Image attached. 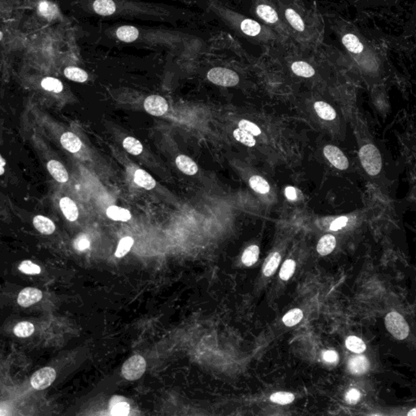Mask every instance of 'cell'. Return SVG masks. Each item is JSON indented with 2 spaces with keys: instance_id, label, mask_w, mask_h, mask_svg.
<instances>
[{
  "instance_id": "48",
  "label": "cell",
  "mask_w": 416,
  "mask_h": 416,
  "mask_svg": "<svg viewBox=\"0 0 416 416\" xmlns=\"http://www.w3.org/2000/svg\"><path fill=\"white\" fill-rule=\"evenodd\" d=\"M120 398L119 397H115V398H113L111 401V404H110V408L113 407V406H115V404H117L118 403H120Z\"/></svg>"
},
{
  "instance_id": "9",
  "label": "cell",
  "mask_w": 416,
  "mask_h": 416,
  "mask_svg": "<svg viewBox=\"0 0 416 416\" xmlns=\"http://www.w3.org/2000/svg\"><path fill=\"white\" fill-rule=\"evenodd\" d=\"M42 298V293L41 290L35 289V288L28 287L24 289L19 294L18 304L23 307H29L34 304L37 303Z\"/></svg>"
},
{
  "instance_id": "34",
  "label": "cell",
  "mask_w": 416,
  "mask_h": 416,
  "mask_svg": "<svg viewBox=\"0 0 416 416\" xmlns=\"http://www.w3.org/2000/svg\"><path fill=\"white\" fill-rule=\"evenodd\" d=\"M41 87L50 92L60 93L64 89L63 84L60 80L54 77H46L41 82Z\"/></svg>"
},
{
  "instance_id": "24",
  "label": "cell",
  "mask_w": 416,
  "mask_h": 416,
  "mask_svg": "<svg viewBox=\"0 0 416 416\" xmlns=\"http://www.w3.org/2000/svg\"><path fill=\"white\" fill-rule=\"evenodd\" d=\"M65 75L69 80L76 82H85L88 80L87 73L80 68H66L65 69Z\"/></svg>"
},
{
  "instance_id": "46",
  "label": "cell",
  "mask_w": 416,
  "mask_h": 416,
  "mask_svg": "<svg viewBox=\"0 0 416 416\" xmlns=\"http://www.w3.org/2000/svg\"><path fill=\"white\" fill-rule=\"evenodd\" d=\"M285 196L289 200L294 201L297 198L296 189L295 187H288L285 189Z\"/></svg>"
},
{
  "instance_id": "1",
  "label": "cell",
  "mask_w": 416,
  "mask_h": 416,
  "mask_svg": "<svg viewBox=\"0 0 416 416\" xmlns=\"http://www.w3.org/2000/svg\"><path fill=\"white\" fill-rule=\"evenodd\" d=\"M81 6L88 12L99 16H120L158 21L162 19L163 8L158 5L138 0H86Z\"/></svg>"
},
{
  "instance_id": "7",
  "label": "cell",
  "mask_w": 416,
  "mask_h": 416,
  "mask_svg": "<svg viewBox=\"0 0 416 416\" xmlns=\"http://www.w3.org/2000/svg\"><path fill=\"white\" fill-rule=\"evenodd\" d=\"M144 108L150 115L161 116L168 112V102L163 97L154 94L145 99Z\"/></svg>"
},
{
  "instance_id": "3",
  "label": "cell",
  "mask_w": 416,
  "mask_h": 416,
  "mask_svg": "<svg viewBox=\"0 0 416 416\" xmlns=\"http://www.w3.org/2000/svg\"><path fill=\"white\" fill-rule=\"evenodd\" d=\"M384 323L388 331L398 340H404L409 335V325L403 315L397 311H391L385 316Z\"/></svg>"
},
{
  "instance_id": "26",
  "label": "cell",
  "mask_w": 416,
  "mask_h": 416,
  "mask_svg": "<svg viewBox=\"0 0 416 416\" xmlns=\"http://www.w3.org/2000/svg\"><path fill=\"white\" fill-rule=\"evenodd\" d=\"M233 137L236 140L238 141L239 143H242L246 147L253 148L256 144V141L254 138L253 134H251V133H249L244 129H240V128L235 129L233 131Z\"/></svg>"
},
{
  "instance_id": "27",
  "label": "cell",
  "mask_w": 416,
  "mask_h": 416,
  "mask_svg": "<svg viewBox=\"0 0 416 416\" xmlns=\"http://www.w3.org/2000/svg\"><path fill=\"white\" fill-rule=\"evenodd\" d=\"M123 147L127 151L134 155H139L143 151V146L140 141L133 137L124 138L123 141Z\"/></svg>"
},
{
  "instance_id": "16",
  "label": "cell",
  "mask_w": 416,
  "mask_h": 416,
  "mask_svg": "<svg viewBox=\"0 0 416 416\" xmlns=\"http://www.w3.org/2000/svg\"><path fill=\"white\" fill-rule=\"evenodd\" d=\"M38 12L44 18L51 21L57 17L59 15V9L57 6L54 4L53 2L47 0H41L38 5Z\"/></svg>"
},
{
  "instance_id": "6",
  "label": "cell",
  "mask_w": 416,
  "mask_h": 416,
  "mask_svg": "<svg viewBox=\"0 0 416 416\" xmlns=\"http://www.w3.org/2000/svg\"><path fill=\"white\" fill-rule=\"evenodd\" d=\"M56 378V373L53 368H43L37 371L31 377V384L35 389L41 390L50 386Z\"/></svg>"
},
{
  "instance_id": "45",
  "label": "cell",
  "mask_w": 416,
  "mask_h": 416,
  "mask_svg": "<svg viewBox=\"0 0 416 416\" xmlns=\"http://www.w3.org/2000/svg\"><path fill=\"white\" fill-rule=\"evenodd\" d=\"M323 357H324V360L328 363H336L338 359V354L334 350H328V351L324 352Z\"/></svg>"
},
{
  "instance_id": "25",
  "label": "cell",
  "mask_w": 416,
  "mask_h": 416,
  "mask_svg": "<svg viewBox=\"0 0 416 416\" xmlns=\"http://www.w3.org/2000/svg\"><path fill=\"white\" fill-rule=\"evenodd\" d=\"M241 30L245 35L255 37L260 35L261 32V26L257 21L251 19H246L241 23Z\"/></svg>"
},
{
  "instance_id": "30",
  "label": "cell",
  "mask_w": 416,
  "mask_h": 416,
  "mask_svg": "<svg viewBox=\"0 0 416 416\" xmlns=\"http://www.w3.org/2000/svg\"><path fill=\"white\" fill-rule=\"evenodd\" d=\"M250 185L254 190L263 194L268 193L270 190V185L268 184V182L260 176L251 177L250 179Z\"/></svg>"
},
{
  "instance_id": "19",
  "label": "cell",
  "mask_w": 416,
  "mask_h": 416,
  "mask_svg": "<svg viewBox=\"0 0 416 416\" xmlns=\"http://www.w3.org/2000/svg\"><path fill=\"white\" fill-rule=\"evenodd\" d=\"M107 216L113 221H129L131 219V213L129 210L117 206H111L107 209Z\"/></svg>"
},
{
  "instance_id": "23",
  "label": "cell",
  "mask_w": 416,
  "mask_h": 416,
  "mask_svg": "<svg viewBox=\"0 0 416 416\" xmlns=\"http://www.w3.org/2000/svg\"><path fill=\"white\" fill-rule=\"evenodd\" d=\"M292 71L296 75L303 77H311L315 75V70L307 63L303 61H297L291 66Z\"/></svg>"
},
{
  "instance_id": "33",
  "label": "cell",
  "mask_w": 416,
  "mask_h": 416,
  "mask_svg": "<svg viewBox=\"0 0 416 416\" xmlns=\"http://www.w3.org/2000/svg\"><path fill=\"white\" fill-rule=\"evenodd\" d=\"M280 261H281L280 254L277 253V252L271 254V256L268 258L266 265H265V268H264V274L265 276H270L273 275L274 272L278 267Z\"/></svg>"
},
{
  "instance_id": "15",
  "label": "cell",
  "mask_w": 416,
  "mask_h": 416,
  "mask_svg": "<svg viewBox=\"0 0 416 416\" xmlns=\"http://www.w3.org/2000/svg\"><path fill=\"white\" fill-rule=\"evenodd\" d=\"M134 182L136 184L142 187V188L151 190L152 189H154L156 186V182L154 181V178L147 173L145 170L138 168L135 171L134 175Z\"/></svg>"
},
{
  "instance_id": "14",
  "label": "cell",
  "mask_w": 416,
  "mask_h": 416,
  "mask_svg": "<svg viewBox=\"0 0 416 416\" xmlns=\"http://www.w3.org/2000/svg\"><path fill=\"white\" fill-rule=\"evenodd\" d=\"M176 164L177 168H179L180 170L185 174L192 176L198 173V165L196 164L195 162L185 154H181L177 157Z\"/></svg>"
},
{
  "instance_id": "18",
  "label": "cell",
  "mask_w": 416,
  "mask_h": 416,
  "mask_svg": "<svg viewBox=\"0 0 416 416\" xmlns=\"http://www.w3.org/2000/svg\"><path fill=\"white\" fill-rule=\"evenodd\" d=\"M337 241L334 236L331 234L324 235L318 242V253L321 255H327L332 253L336 247Z\"/></svg>"
},
{
  "instance_id": "11",
  "label": "cell",
  "mask_w": 416,
  "mask_h": 416,
  "mask_svg": "<svg viewBox=\"0 0 416 416\" xmlns=\"http://www.w3.org/2000/svg\"><path fill=\"white\" fill-rule=\"evenodd\" d=\"M60 143L63 148L71 153L78 152L82 147L81 139L72 132L64 133L60 138Z\"/></svg>"
},
{
  "instance_id": "28",
  "label": "cell",
  "mask_w": 416,
  "mask_h": 416,
  "mask_svg": "<svg viewBox=\"0 0 416 416\" xmlns=\"http://www.w3.org/2000/svg\"><path fill=\"white\" fill-rule=\"evenodd\" d=\"M285 17L290 25L295 28V30L300 32H303L305 30V25L301 16L295 12L292 8H288L285 10Z\"/></svg>"
},
{
  "instance_id": "22",
  "label": "cell",
  "mask_w": 416,
  "mask_h": 416,
  "mask_svg": "<svg viewBox=\"0 0 416 416\" xmlns=\"http://www.w3.org/2000/svg\"><path fill=\"white\" fill-rule=\"evenodd\" d=\"M344 46L347 48L348 51L353 53H360L363 50V44L360 42L359 38L355 35L348 34L345 35L342 38Z\"/></svg>"
},
{
  "instance_id": "44",
  "label": "cell",
  "mask_w": 416,
  "mask_h": 416,
  "mask_svg": "<svg viewBox=\"0 0 416 416\" xmlns=\"http://www.w3.org/2000/svg\"><path fill=\"white\" fill-rule=\"evenodd\" d=\"M348 223V218L346 216H340L339 218L336 219L335 221L331 224L330 229L332 231H337L345 227Z\"/></svg>"
},
{
  "instance_id": "29",
  "label": "cell",
  "mask_w": 416,
  "mask_h": 416,
  "mask_svg": "<svg viewBox=\"0 0 416 416\" xmlns=\"http://www.w3.org/2000/svg\"><path fill=\"white\" fill-rule=\"evenodd\" d=\"M259 255H260V248L257 246L253 245V246H249L248 248H246V251H244L242 255V263L248 267L252 266L257 262Z\"/></svg>"
},
{
  "instance_id": "5",
  "label": "cell",
  "mask_w": 416,
  "mask_h": 416,
  "mask_svg": "<svg viewBox=\"0 0 416 416\" xmlns=\"http://www.w3.org/2000/svg\"><path fill=\"white\" fill-rule=\"evenodd\" d=\"M147 363L143 356L135 354L124 362L122 367V374L128 380H136L145 373Z\"/></svg>"
},
{
  "instance_id": "10",
  "label": "cell",
  "mask_w": 416,
  "mask_h": 416,
  "mask_svg": "<svg viewBox=\"0 0 416 416\" xmlns=\"http://www.w3.org/2000/svg\"><path fill=\"white\" fill-rule=\"evenodd\" d=\"M46 167L49 173L54 177L55 181L60 183H65L69 181V173L65 166L60 162L55 159H51L47 163Z\"/></svg>"
},
{
  "instance_id": "31",
  "label": "cell",
  "mask_w": 416,
  "mask_h": 416,
  "mask_svg": "<svg viewBox=\"0 0 416 416\" xmlns=\"http://www.w3.org/2000/svg\"><path fill=\"white\" fill-rule=\"evenodd\" d=\"M303 317V313L300 309H293L285 314L283 317V322L288 327H292L299 324Z\"/></svg>"
},
{
  "instance_id": "36",
  "label": "cell",
  "mask_w": 416,
  "mask_h": 416,
  "mask_svg": "<svg viewBox=\"0 0 416 416\" xmlns=\"http://www.w3.org/2000/svg\"><path fill=\"white\" fill-rule=\"evenodd\" d=\"M134 239L131 237H125L122 238L119 242L117 249L115 251V257L122 258L124 257V255H126L130 251L132 246L134 245Z\"/></svg>"
},
{
  "instance_id": "4",
  "label": "cell",
  "mask_w": 416,
  "mask_h": 416,
  "mask_svg": "<svg viewBox=\"0 0 416 416\" xmlns=\"http://www.w3.org/2000/svg\"><path fill=\"white\" fill-rule=\"evenodd\" d=\"M207 78L216 85L231 87L239 82V76L235 72L225 68H214L207 73Z\"/></svg>"
},
{
  "instance_id": "49",
  "label": "cell",
  "mask_w": 416,
  "mask_h": 416,
  "mask_svg": "<svg viewBox=\"0 0 416 416\" xmlns=\"http://www.w3.org/2000/svg\"><path fill=\"white\" fill-rule=\"evenodd\" d=\"M407 416H416V408H414V409H412V411H410L408 413H407Z\"/></svg>"
},
{
  "instance_id": "39",
  "label": "cell",
  "mask_w": 416,
  "mask_h": 416,
  "mask_svg": "<svg viewBox=\"0 0 416 416\" xmlns=\"http://www.w3.org/2000/svg\"><path fill=\"white\" fill-rule=\"evenodd\" d=\"M19 270L22 271L23 273L28 274V275H37V274H39L41 272V268H40L39 266L35 265L30 260H25L21 263L19 266Z\"/></svg>"
},
{
  "instance_id": "47",
  "label": "cell",
  "mask_w": 416,
  "mask_h": 416,
  "mask_svg": "<svg viewBox=\"0 0 416 416\" xmlns=\"http://www.w3.org/2000/svg\"><path fill=\"white\" fill-rule=\"evenodd\" d=\"M0 162H1V163H0V166H1V170H0V175H1V176H2V175L4 174V167H5V163H6V162H5L4 159H3V157L1 156V159H0Z\"/></svg>"
},
{
  "instance_id": "13",
  "label": "cell",
  "mask_w": 416,
  "mask_h": 416,
  "mask_svg": "<svg viewBox=\"0 0 416 416\" xmlns=\"http://www.w3.org/2000/svg\"><path fill=\"white\" fill-rule=\"evenodd\" d=\"M60 207L63 214L69 221H75L78 218V209L76 203L72 200L71 198L68 197L61 198L60 201Z\"/></svg>"
},
{
  "instance_id": "35",
  "label": "cell",
  "mask_w": 416,
  "mask_h": 416,
  "mask_svg": "<svg viewBox=\"0 0 416 416\" xmlns=\"http://www.w3.org/2000/svg\"><path fill=\"white\" fill-rule=\"evenodd\" d=\"M34 332H35L34 324L28 321L19 323L14 329V334L18 338H28L32 335Z\"/></svg>"
},
{
  "instance_id": "17",
  "label": "cell",
  "mask_w": 416,
  "mask_h": 416,
  "mask_svg": "<svg viewBox=\"0 0 416 416\" xmlns=\"http://www.w3.org/2000/svg\"><path fill=\"white\" fill-rule=\"evenodd\" d=\"M33 224L36 229L42 234H52L55 230V226L53 221L46 216H36L34 218Z\"/></svg>"
},
{
  "instance_id": "37",
  "label": "cell",
  "mask_w": 416,
  "mask_h": 416,
  "mask_svg": "<svg viewBox=\"0 0 416 416\" xmlns=\"http://www.w3.org/2000/svg\"><path fill=\"white\" fill-rule=\"evenodd\" d=\"M295 271V262L292 260H285L280 271V277L283 281H287Z\"/></svg>"
},
{
  "instance_id": "32",
  "label": "cell",
  "mask_w": 416,
  "mask_h": 416,
  "mask_svg": "<svg viewBox=\"0 0 416 416\" xmlns=\"http://www.w3.org/2000/svg\"><path fill=\"white\" fill-rule=\"evenodd\" d=\"M345 345L350 351L354 352L357 354H360L365 351L366 344L363 342V340L355 336H350L345 340Z\"/></svg>"
},
{
  "instance_id": "40",
  "label": "cell",
  "mask_w": 416,
  "mask_h": 416,
  "mask_svg": "<svg viewBox=\"0 0 416 416\" xmlns=\"http://www.w3.org/2000/svg\"><path fill=\"white\" fill-rule=\"evenodd\" d=\"M238 127L240 129H244V130L251 133L254 136H259L261 134V129H260V127L247 120H240L239 123H238Z\"/></svg>"
},
{
  "instance_id": "43",
  "label": "cell",
  "mask_w": 416,
  "mask_h": 416,
  "mask_svg": "<svg viewBox=\"0 0 416 416\" xmlns=\"http://www.w3.org/2000/svg\"><path fill=\"white\" fill-rule=\"evenodd\" d=\"M360 397H361V395H360L359 390L354 389H350V390L348 391L346 395H345V400L349 404H355L359 402Z\"/></svg>"
},
{
  "instance_id": "12",
  "label": "cell",
  "mask_w": 416,
  "mask_h": 416,
  "mask_svg": "<svg viewBox=\"0 0 416 416\" xmlns=\"http://www.w3.org/2000/svg\"><path fill=\"white\" fill-rule=\"evenodd\" d=\"M370 367V363L368 359L365 356L359 355V356L353 357L349 359L348 363V368L350 373L354 375H362L368 372Z\"/></svg>"
},
{
  "instance_id": "20",
  "label": "cell",
  "mask_w": 416,
  "mask_h": 416,
  "mask_svg": "<svg viewBox=\"0 0 416 416\" xmlns=\"http://www.w3.org/2000/svg\"><path fill=\"white\" fill-rule=\"evenodd\" d=\"M315 110L318 115L323 120H333L337 116V113L333 107L330 106L327 103L322 101H318L315 103Z\"/></svg>"
},
{
  "instance_id": "21",
  "label": "cell",
  "mask_w": 416,
  "mask_h": 416,
  "mask_svg": "<svg viewBox=\"0 0 416 416\" xmlns=\"http://www.w3.org/2000/svg\"><path fill=\"white\" fill-rule=\"evenodd\" d=\"M256 12L258 16L264 21H266L267 23H276V21H278V15L276 11L268 5H259L256 9Z\"/></svg>"
},
{
  "instance_id": "42",
  "label": "cell",
  "mask_w": 416,
  "mask_h": 416,
  "mask_svg": "<svg viewBox=\"0 0 416 416\" xmlns=\"http://www.w3.org/2000/svg\"><path fill=\"white\" fill-rule=\"evenodd\" d=\"M74 247L77 251H83L87 250L90 246V242L85 235H81L74 241Z\"/></svg>"
},
{
  "instance_id": "8",
  "label": "cell",
  "mask_w": 416,
  "mask_h": 416,
  "mask_svg": "<svg viewBox=\"0 0 416 416\" xmlns=\"http://www.w3.org/2000/svg\"><path fill=\"white\" fill-rule=\"evenodd\" d=\"M324 156L335 168L345 170L349 167V161L344 153L335 146L328 145L324 148Z\"/></svg>"
},
{
  "instance_id": "2",
  "label": "cell",
  "mask_w": 416,
  "mask_h": 416,
  "mask_svg": "<svg viewBox=\"0 0 416 416\" xmlns=\"http://www.w3.org/2000/svg\"><path fill=\"white\" fill-rule=\"evenodd\" d=\"M359 158L363 168L368 174L376 176L381 170V155L379 150L373 144L362 147L359 151Z\"/></svg>"
},
{
  "instance_id": "41",
  "label": "cell",
  "mask_w": 416,
  "mask_h": 416,
  "mask_svg": "<svg viewBox=\"0 0 416 416\" xmlns=\"http://www.w3.org/2000/svg\"><path fill=\"white\" fill-rule=\"evenodd\" d=\"M112 415L115 416H126L129 414V403H124V402H120L115 406H113L112 408Z\"/></svg>"
},
{
  "instance_id": "38",
  "label": "cell",
  "mask_w": 416,
  "mask_h": 416,
  "mask_svg": "<svg viewBox=\"0 0 416 416\" xmlns=\"http://www.w3.org/2000/svg\"><path fill=\"white\" fill-rule=\"evenodd\" d=\"M294 400H295V396L293 395L292 393H285V392H279L271 396V402L281 405L289 404L292 403Z\"/></svg>"
}]
</instances>
